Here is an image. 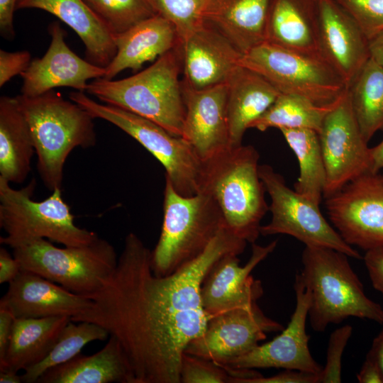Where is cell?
<instances>
[{"label": "cell", "mask_w": 383, "mask_h": 383, "mask_svg": "<svg viewBox=\"0 0 383 383\" xmlns=\"http://www.w3.org/2000/svg\"><path fill=\"white\" fill-rule=\"evenodd\" d=\"M116 54L106 67L103 78L113 79L126 69L136 72L147 62L154 61L182 42L174 26L157 14L126 32L114 35Z\"/></svg>", "instance_id": "7402d4cb"}, {"label": "cell", "mask_w": 383, "mask_h": 383, "mask_svg": "<svg viewBox=\"0 0 383 383\" xmlns=\"http://www.w3.org/2000/svg\"><path fill=\"white\" fill-rule=\"evenodd\" d=\"M277 240L267 245L252 244V254L243 266L238 255L227 254L220 258L206 274L201 286L202 307L208 318L257 304L263 294L262 283L251 272L276 248Z\"/></svg>", "instance_id": "2e32d148"}, {"label": "cell", "mask_w": 383, "mask_h": 383, "mask_svg": "<svg viewBox=\"0 0 383 383\" xmlns=\"http://www.w3.org/2000/svg\"><path fill=\"white\" fill-rule=\"evenodd\" d=\"M367 355L377 362L383 374V328L374 338Z\"/></svg>", "instance_id": "bcb514c9"}, {"label": "cell", "mask_w": 383, "mask_h": 383, "mask_svg": "<svg viewBox=\"0 0 383 383\" xmlns=\"http://www.w3.org/2000/svg\"><path fill=\"white\" fill-rule=\"evenodd\" d=\"M17 0H0V31L3 38L11 40L15 37L13 13Z\"/></svg>", "instance_id": "b9f144b4"}, {"label": "cell", "mask_w": 383, "mask_h": 383, "mask_svg": "<svg viewBox=\"0 0 383 383\" xmlns=\"http://www.w3.org/2000/svg\"><path fill=\"white\" fill-rule=\"evenodd\" d=\"M33 137L37 169L45 186L62 188L63 169L76 148L96 143L94 118L79 105L53 90L37 96H16Z\"/></svg>", "instance_id": "5b68a950"}, {"label": "cell", "mask_w": 383, "mask_h": 383, "mask_svg": "<svg viewBox=\"0 0 383 383\" xmlns=\"http://www.w3.org/2000/svg\"><path fill=\"white\" fill-rule=\"evenodd\" d=\"M70 318L65 316L16 318L0 371L25 370L43 360Z\"/></svg>", "instance_id": "83f0119b"}, {"label": "cell", "mask_w": 383, "mask_h": 383, "mask_svg": "<svg viewBox=\"0 0 383 383\" xmlns=\"http://www.w3.org/2000/svg\"><path fill=\"white\" fill-rule=\"evenodd\" d=\"M318 42L322 57L346 87L370 58L368 39L334 0H318Z\"/></svg>", "instance_id": "d6986e66"}, {"label": "cell", "mask_w": 383, "mask_h": 383, "mask_svg": "<svg viewBox=\"0 0 383 383\" xmlns=\"http://www.w3.org/2000/svg\"><path fill=\"white\" fill-rule=\"evenodd\" d=\"M181 73L182 43L144 70L118 80L95 79L88 83L86 91L106 104L151 120L182 137L185 105Z\"/></svg>", "instance_id": "3957f363"}, {"label": "cell", "mask_w": 383, "mask_h": 383, "mask_svg": "<svg viewBox=\"0 0 383 383\" xmlns=\"http://www.w3.org/2000/svg\"><path fill=\"white\" fill-rule=\"evenodd\" d=\"M296 155L299 175L294 190L319 205L326 181V172L318 133L309 128H280Z\"/></svg>", "instance_id": "4dcf8cb0"}, {"label": "cell", "mask_w": 383, "mask_h": 383, "mask_svg": "<svg viewBox=\"0 0 383 383\" xmlns=\"http://www.w3.org/2000/svg\"><path fill=\"white\" fill-rule=\"evenodd\" d=\"M69 98L94 118L113 124L142 145L162 164L165 177L180 195L192 196L199 193L202 161L182 137L124 109L99 104L84 91H72Z\"/></svg>", "instance_id": "9c48e42d"}, {"label": "cell", "mask_w": 383, "mask_h": 383, "mask_svg": "<svg viewBox=\"0 0 383 383\" xmlns=\"http://www.w3.org/2000/svg\"><path fill=\"white\" fill-rule=\"evenodd\" d=\"M353 327L344 325L332 332L328 340L326 362L318 375V383H340L342 356L352 335Z\"/></svg>", "instance_id": "74e56055"}, {"label": "cell", "mask_w": 383, "mask_h": 383, "mask_svg": "<svg viewBox=\"0 0 383 383\" xmlns=\"http://www.w3.org/2000/svg\"><path fill=\"white\" fill-rule=\"evenodd\" d=\"M259 175L271 203L270 221L260 227V235H291L306 246L326 247L362 259L322 215L319 205L287 187L282 175L269 165H259Z\"/></svg>", "instance_id": "8fae6325"}, {"label": "cell", "mask_w": 383, "mask_h": 383, "mask_svg": "<svg viewBox=\"0 0 383 383\" xmlns=\"http://www.w3.org/2000/svg\"><path fill=\"white\" fill-rule=\"evenodd\" d=\"M347 91L362 136L369 143L383 130V66L370 57L347 87Z\"/></svg>", "instance_id": "f546056e"}, {"label": "cell", "mask_w": 383, "mask_h": 383, "mask_svg": "<svg viewBox=\"0 0 383 383\" xmlns=\"http://www.w3.org/2000/svg\"><path fill=\"white\" fill-rule=\"evenodd\" d=\"M226 228L222 213L207 194L177 193L165 177L163 221L150 264L157 276L172 274L200 256Z\"/></svg>", "instance_id": "8992f818"}, {"label": "cell", "mask_w": 383, "mask_h": 383, "mask_svg": "<svg viewBox=\"0 0 383 383\" xmlns=\"http://www.w3.org/2000/svg\"><path fill=\"white\" fill-rule=\"evenodd\" d=\"M109 332L102 326L89 321H70L65 326L47 356L37 364L23 370L22 382L35 383L48 370L62 365L80 353L88 343L106 340Z\"/></svg>", "instance_id": "d6a6232c"}, {"label": "cell", "mask_w": 383, "mask_h": 383, "mask_svg": "<svg viewBox=\"0 0 383 383\" xmlns=\"http://www.w3.org/2000/svg\"><path fill=\"white\" fill-rule=\"evenodd\" d=\"M338 99L329 104L318 105L301 96L279 94L270 107L253 121L249 128L260 131L270 128H309L319 133L326 116Z\"/></svg>", "instance_id": "1f68e13d"}, {"label": "cell", "mask_w": 383, "mask_h": 383, "mask_svg": "<svg viewBox=\"0 0 383 383\" xmlns=\"http://www.w3.org/2000/svg\"><path fill=\"white\" fill-rule=\"evenodd\" d=\"M329 219L350 246L383 248V177L365 173L326 199Z\"/></svg>", "instance_id": "7c38bea8"}, {"label": "cell", "mask_w": 383, "mask_h": 383, "mask_svg": "<svg viewBox=\"0 0 383 383\" xmlns=\"http://www.w3.org/2000/svg\"><path fill=\"white\" fill-rule=\"evenodd\" d=\"M239 65L262 75L280 94L301 96L318 105L334 102L347 89L342 77L323 57L267 42L243 55Z\"/></svg>", "instance_id": "30bf717a"}, {"label": "cell", "mask_w": 383, "mask_h": 383, "mask_svg": "<svg viewBox=\"0 0 383 383\" xmlns=\"http://www.w3.org/2000/svg\"><path fill=\"white\" fill-rule=\"evenodd\" d=\"M113 35L158 14L151 0H83Z\"/></svg>", "instance_id": "836d02e7"}, {"label": "cell", "mask_w": 383, "mask_h": 383, "mask_svg": "<svg viewBox=\"0 0 383 383\" xmlns=\"http://www.w3.org/2000/svg\"><path fill=\"white\" fill-rule=\"evenodd\" d=\"M371 172L379 173L383 168V140L377 145L370 148Z\"/></svg>", "instance_id": "c3c4849f"}, {"label": "cell", "mask_w": 383, "mask_h": 383, "mask_svg": "<svg viewBox=\"0 0 383 383\" xmlns=\"http://www.w3.org/2000/svg\"><path fill=\"white\" fill-rule=\"evenodd\" d=\"M35 186L33 179L23 188L13 189L0 177V226L6 233L0 238L1 244L12 248L45 238L65 246H81L99 238L95 232L75 225L61 188L55 189L47 199L35 201L32 198Z\"/></svg>", "instance_id": "52a82bcc"}, {"label": "cell", "mask_w": 383, "mask_h": 383, "mask_svg": "<svg viewBox=\"0 0 383 383\" xmlns=\"http://www.w3.org/2000/svg\"><path fill=\"white\" fill-rule=\"evenodd\" d=\"M31 62L30 53L27 50L7 52L0 50V87H2L12 77L24 72Z\"/></svg>", "instance_id": "f35d334b"}, {"label": "cell", "mask_w": 383, "mask_h": 383, "mask_svg": "<svg viewBox=\"0 0 383 383\" xmlns=\"http://www.w3.org/2000/svg\"><path fill=\"white\" fill-rule=\"evenodd\" d=\"M356 377L360 383H383V374L379 365L368 355Z\"/></svg>", "instance_id": "f6af8a7d"}, {"label": "cell", "mask_w": 383, "mask_h": 383, "mask_svg": "<svg viewBox=\"0 0 383 383\" xmlns=\"http://www.w3.org/2000/svg\"><path fill=\"white\" fill-rule=\"evenodd\" d=\"M247 242L226 228L197 258L176 272L156 275L151 250L129 233L116 267L89 297L93 304L71 318L104 328L119 343L128 383H180L182 356L206 328L201 286L223 256L241 254Z\"/></svg>", "instance_id": "6da1fadb"}, {"label": "cell", "mask_w": 383, "mask_h": 383, "mask_svg": "<svg viewBox=\"0 0 383 383\" xmlns=\"http://www.w3.org/2000/svg\"><path fill=\"white\" fill-rule=\"evenodd\" d=\"M242 56L224 36L204 24L182 43V82L194 89L226 83Z\"/></svg>", "instance_id": "44dd1931"}, {"label": "cell", "mask_w": 383, "mask_h": 383, "mask_svg": "<svg viewBox=\"0 0 383 383\" xmlns=\"http://www.w3.org/2000/svg\"><path fill=\"white\" fill-rule=\"evenodd\" d=\"M35 153L27 120L17 97L0 98V177L22 183L30 172Z\"/></svg>", "instance_id": "4316f807"}, {"label": "cell", "mask_w": 383, "mask_h": 383, "mask_svg": "<svg viewBox=\"0 0 383 383\" xmlns=\"http://www.w3.org/2000/svg\"><path fill=\"white\" fill-rule=\"evenodd\" d=\"M0 304L9 309L15 318L65 316L71 319L89 309L93 301L38 274L21 270L18 276L9 283Z\"/></svg>", "instance_id": "ffe728a7"}, {"label": "cell", "mask_w": 383, "mask_h": 383, "mask_svg": "<svg viewBox=\"0 0 383 383\" xmlns=\"http://www.w3.org/2000/svg\"><path fill=\"white\" fill-rule=\"evenodd\" d=\"M227 119L231 147L243 143L245 132L274 102L279 91L257 72L239 65L226 82Z\"/></svg>", "instance_id": "484cf974"}, {"label": "cell", "mask_w": 383, "mask_h": 383, "mask_svg": "<svg viewBox=\"0 0 383 383\" xmlns=\"http://www.w3.org/2000/svg\"><path fill=\"white\" fill-rule=\"evenodd\" d=\"M231 376L222 367L211 360L184 353L182 359L180 383H226Z\"/></svg>", "instance_id": "8d00e7d4"}, {"label": "cell", "mask_w": 383, "mask_h": 383, "mask_svg": "<svg viewBox=\"0 0 383 383\" xmlns=\"http://www.w3.org/2000/svg\"><path fill=\"white\" fill-rule=\"evenodd\" d=\"M21 272L18 260L5 248L0 249V284L10 283Z\"/></svg>", "instance_id": "ee69618b"}, {"label": "cell", "mask_w": 383, "mask_h": 383, "mask_svg": "<svg viewBox=\"0 0 383 383\" xmlns=\"http://www.w3.org/2000/svg\"><path fill=\"white\" fill-rule=\"evenodd\" d=\"M294 289L295 309L287 326L282 333L272 340L258 345L248 353L221 367L240 370L280 368L316 374L321 373L323 367L311 354L309 348L310 336L306 331L311 296L299 273L295 277Z\"/></svg>", "instance_id": "9a60e30c"}, {"label": "cell", "mask_w": 383, "mask_h": 383, "mask_svg": "<svg viewBox=\"0 0 383 383\" xmlns=\"http://www.w3.org/2000/svg\"><path fill=\"white\" fill-rule=\"evenodd\" d=\"M382 177H383V174H382Z\"/></svg>", "instance_id": "f907efd6"}, {"label": "cell", "mask_w": 383, "mask_h": 383, "mask_svg": "<svg viewBox=\"0 0 383 383\" xmlns=\"http://www.w3.org/2000/svg\"><path fill=\"white\" fill-rule=\"evenodd\" d=\"M272 0H209L204 24L224 36L243 55L266 41Z\"/></svg>", "instance_id": "603a6c76"}, {"label": "cell", "mask_w": 383, "mask_h": 383, "mask_svg": "<svg viewBox=\"0 0 383 383\" xmlns=\"http://www.w3.org/2000/svg\"><path fill=\"white\" fill-rule=\"evenodd\" d=\"M265 42L322 57L318 42V0H272Z\"/></svg>", "instance_id": "cb8c5ba5"}, {"label": "cell", "mask_w": 383, "mask_h": 383, "mask_svg": "<svg viewBox=\"0 0 383 383\" xmlns=\"http://www.w3.org/2000/svg\"><path fill=\"white\" fill-rule=\"evenodd\" d=\"M185 117L182 138L204 161L231 146L227 119V84L204 89L182 82Z\"/></svg>", "instance_id": "ac0fdd59"}, {"label": "cell", "mask_w": 383, "mask_h": 383, "mask_svg": "<svg viewBox=\"0 0 383 383\" xmlns=\"http://www.w3.org/2000/svg\"><path fill=\"white\" fill-rule=\"evenodd\" d=\"M362 259L372 287L383 294V248L366 251Z\"/></svg>", "instance_id": "60d3db41"}, {"label": "cell", "mask_w": 383, "mask_h": 383, "mask_svg": "<svg viewBox=\"0 0 383 383\" xmlns=\"http://www.w3.org/2000/svg\"><path fill=\"white\" fill-rule=\"evenodd\" d=\"M370 40L383 33V0H334Z\"/></svg>", "instance_id": "d590c367"}, {"label": "cell", "mask_w": 383, "mask_h": 383, "mask_svg": "<svg viewBox=\"0 0 383 383\" xmlns=\"http://www.w3.org/2000/svg\"><path fill=\"white\" fill-rule=\"evenodd\" d=\"M126 362L117 339L109 335L104 347L91 355L81 353L46 371L38 383H128Z\"/></svg>", "instance_id": "f1b7e54d"}, {"label": "cell", "mask_w": 383, "mask_h": 383, "mask_svg": "<svg viewBox=\"0 0 383 383\" xmlns=\"http://www.w3.org/2000/svg\"><path fill=\"white\" fill-rule=\"evenodd\" d=\"M318 375L316 374L295 370H284L271 377L252 378L244 383H318Z\"/></svg>", "instance_id": "ab89813d"}, {"label": "cell", "mask_w": 383, "mask_h": 383, "mask_svg": "<svg viewBox=\"0 0 383 383\" xmlns=\"http://www.w3.org/2000/svg\"><path fill=\"white\" fill-rule=\"evenodd\" d=\"M29 8L46 11L72 28L92 64L106 67L115 57L114 35L83 0H17L16 9Z\"/></svg>", "instance_id": "d4e9b609"}, {"label": "cell", "mask_w": 383, "mask_h": 383, "mask_svg": "<svg viewBox=\"0 0 383 383\" xmlns=\"http://www.w3.org/2000/svg\"><path fill=\"white\" fill-rule=\"evenodd\" d=\"M209 0H151L157 13L175 27L182 43L204 25Z\"/></svg>", "instance_id": "e575fe53"}, {"label": "cell", "mask_w": 383, "mask_h": 383, "mask_svg": "<svg viewBox=\"0 0 383 383\" xmlns=\"http://www.w3.org/2000/svg\"><path fill=\"white\" fill-rule=\"evenodd\" d=\"M284 328L257 304L235 309L209 317L204 331L189 343L184 353L221 366L252 350L267 333Z\"/></svg>", "instance_id": "5bb4252c"}, {"label": "cell", "mask_w": 383, "mask_h": 383, "mask_svg": "<svg viewBox=\"0 0 383 383\" xmlns=\"http://www.w3.org/2000/svg\"><path fill=\"white\" fill-rule=\"evenodd\" d=\"M15 318L9 309L0 304V362L5 357Z\"/></svg>", "instance_id": "7bdbcfd3"}, {"label": "cell", "mask_w": 383, "mask_h": 383, "mask_svg": "<svg viewBox=\"0 0 383 383\" xmlns=\"http://www.w3.org/2000/svg\"><path fill=\"white\" fill-rule=\"evenodd\" d=\"M48 31L51 43L48 50L42 57L31 60L21 74V94L37 96L61 87L84 92L89 79L104 77L106 67L83 60L70 50L65 40V31L58 22L51 23Z\"/></svg>", "instance_id": "e0dca14e"}, {"label": "cell", "mask_w": 383, "mask_h": 383, "mask_svg": "<svg viewBox=\"0 0 383 383\" xmlns=\"http://www.w3.org/2000/svg\"><path fill=\"white\" fill-rule=\"evenodd\" d=\"M370 57L383 66V33L369 40Z\"/></svg>", "instance_id": "7dc6e473"}, {"label": "cell", "mask_w": 383, "mask_h": 383, "mask_svg": "<svg viewBox=\"0 0 383 383\" xmlns=\"http://www.w3.org/2000/svg\"><path fill=\"white\" fill-rule=\"evenodd\" d=\"M1 383H21L22 382L21 375H18L17 372L13 370L0 371Z\"/></svg>", "instance_id": "681fc988"}, {"label": "cell", "mask_w": 383, "mask_h": 383, "mask_svg": "<svg viewBox=\"0 0 383 383\" xmlns=\"http://www.w3.org/2000/svg\"><path fill=\"white\" fill-rule=\"evenodd\" d=\"M348 255L336 250L305 246L299 274L311 296L309 323L316 332L355 317L383 324V308L365 294Z\"/></svg>", "instance_id": "277c9868"}, {"label": "cell", "mask_w": 383, "mask_h": 383, "mask_svg": "<svg viewBox=\"0 0 383 383\" xmlns=\"http://www.w3.org/2000/svg\"><path fill=\"white\" fill-rule=\"evenodd\" d=\"M259 159L252 145L229 147L202 161L199 181V192L215 201L226 228L251 244L260 236L261 221L269 211Z\"/></svg>", "instance_id": "7a4b0ae2"}, {"label": "cell", "mask_w": 383, "mask_h": 383, "mask_svg": "<svg viewBox=\"0 0 383 383\" xmlns=\"http://www.w3.org/2000/svg\"><path fill=\"white\" fill-rule=\"evenodd\" d=\"M12 250L21 270L38 274L88 297L112 274L118 257L113 246L99 237L87 245L65 248L40 238L23 243Z\"/></svg>", "instance_id": "ba28073f"}, {"label": "cell", "mask_w": 383, "mask_h": 383, "mask_svg": "<svg viewBox=\"0 0 383 383\" xmlns=\"http://www.w3.org/2000/svg\"><path fill=\"white\" fill-rule=\"evenodd\" d=\"M318 135L326 172L323 191L326 199L349 182L371 172L368 143L355 119L347 89L326 116Z\"/></svg>", "instance_id": "4fadbf2b"}]
</instances>
